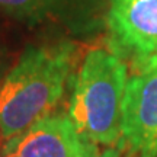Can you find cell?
I'll use <instances>...</instances> for the list:
<instances>
[{
    "label": "cell",
    "mask_w": 157,
    "mask_h": 157,
    "mask_svg": "<svg viewBox=\"0 0 157 157\" xmlns=\"http://www.w3.org/2000/svg\"><path fill=\"white\" fill-rule=\"evenodd\" d=\"M77 56L68 41L28 45L0 83L2 146L54 112L61 101Z\"/></svg>",
    "instance_id": "obj_1"
},
{
    "label": "cell",
    "mask_w": 157,
    "mask_h": 157,
    "mask_svg": "<svg viewBox=\"0 0 157 157\" xmlns=\"http://www.w3.org/2000/svg\"><path fill=\"white\" fill-rule=\"evenodd\" d=\"M128 64L109 48L84 56L68 103V117L82 134L102 146L121 140Z\"/></svg>",
    "instance_id": "obj_2"
},
{
    "label": "cell",
    "mask_w": 157,
    "mask_h": 157,
    "mask_svg": "<svg viewBox=\"0 0 157 157\" xmlns=\"http://www.w3.org/2000/svg\"><path fill=\"white\" fill-rule=\"evenodd\" d=\"M109 50L132 70L157 64V0H108Z\"/></svg>",
    "instance_id": "obj_3"
},
{
    "label": "cell",
    "mask_w": 157,
    "mask_h": 157,
    "mask_svg": "<svg viewBox=\"0 0 157 157\" xmlns=\"http://www.w3.org/2000/svg\"><path fill=\"white\" fill-rule=\"evenodd\" d=\"M122 147L135 157H157V64L129 74L122 105Z\"/></svg>",
    "instance_id": "obj_4"
},
{
    "label": "cell",
    "mask_w": 157,
    "mask_h": 157,
    "mask_svg": "<svg viewBox=\"0 0 157 157\" xmlns=\"http://www.w3.org/2000/svg\"><path fill=\"white\" fill-rule=\"evenodd\" d=\"M2 148H12L19 157H99L98 144L86 138L68 113H50Z\"/></svg>",
    "instance_id": "obj_5"
},
{
    "label": "cell",
    "mask_w": 157,
    "mask_h": 157,
    "mask_svg": "<svg viewBox=\"0 0 157 157\" xmlns=\"http://www.w3.org/2000/svg\"><path fill=\"white\" fill-rule=\"evenodd\" d=\"M95 0H0V15L29 26L47 22L70 25L89 16Z\"/></svg>",
    "instance_id": "obj_6"
},
{
    "label": "cell",
    "mask_w": 157,
    "mask_h": 157,
    "mask_svg": "<svg viewBox=\"0 0 157 157\" xmlns=\"http://www.w3.org/2000/svg\"><path fill=\"white\" fill-rule=\"evenodd\" d=\"M99 157H134V154H131V153H129L127 148H124V147H119V148L109 147V148H106Z\"/></svg>",
    "instance_id": "obj_7"
},
{
    "label": "cell",
    "mask_w": 157,
    "mask_h": 157,
    "mask_svg": "<svg viewBox=\"0 0 157 157\" xmlns=\"http://www.w3.org/2000/svg\"><path fill=\"white\" fill-rule=\"evenodd\" d=\"M7 73L6 71V58H5V52L2 50V47H0V83H2V80L5 77V74Z\"/></svg>",
    "instance_id": "obj_8"
},
{
    "label": "cell",
    "mask_w": 157,
    "mask_h": 157,
    "mask_svg": "<svg viewBox=\"0 0 157 157\" xmlns=\"http://www.w3.org/2000/svg\"><path fill=\"white\" fill-rule=\"evenodd\" d=\"M0 157H19V154L12 148H0Z\"/></svg>",
    "instance_id": "obj_9"
},
{
    "label": "cell",
    "mask_w": 157,
    "mask_h": 157,
    "mask_svg": "<svg viewBox=\"0 0 157 157\" xmlns=\"http://www.w3.org/2000/svg\"><path fill=\"white\" fill-rule=\"evenodd\" d=\"M0 143H2V141H0Z\"/></svg>",
    "instance_id": "obj_10"
}]
</instances>
